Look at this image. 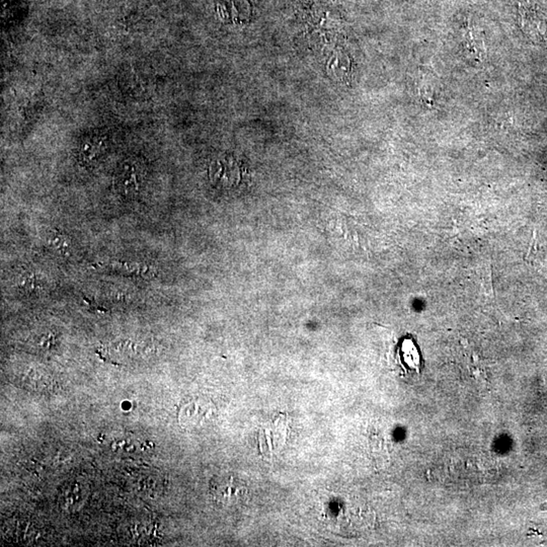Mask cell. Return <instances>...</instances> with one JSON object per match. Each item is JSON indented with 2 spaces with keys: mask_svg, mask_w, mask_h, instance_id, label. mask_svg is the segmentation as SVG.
Wrapping results in <instances>:
<instances>
[{
  "mask_svg": "<svg viewBox=\"0 0 547 547\" xmlns=\"http://www.w3.org/2000/svg\"><path fill=\"white\" fill-rule=\"evenodd\" d=\"M241 485L232 476H222L213 481L211 492L217 503L223 506H231L241 498Z\"/></svg>",
  "mask_w": 547,
  "mask_h": 547,
  "instance_id": "cell-1",
  "label": "cell"
},
{
  "mask_svg": "<svg viewBox=\"0 0 547 547\" xmlns=\"http://www.w3.org/2000/svg\"><path fill=\"white\" fill-rule=\"evenodd\" d=\"M108 267L111 269L118 270L126 274L136 275V276L152 278L156 276V270L151 265L145 263H136V261H112L101 263V267Z\"/></svg>",
  "mask_w": 547,
  "mask_h": 547,
  "instance_id": "cell-2",
  "label": "cell"
},
{
  "mask_svg": "<svg viewBox=\"0 0 547 547\" xmlns=\"http://www.w3.org/2000/svg\"><path fill=\"white\" fill-rule=\"evenodd\" d=\"M208 407L201 402L184 403L180 409V420L186 425H198L203 418L208 417Z\"/></svg>",
  "mask_w": 547,
  "mask_h": 547,
  "instance_id": "cell-3",
  "label": "cell"
},
{
  "mask_svg": "<svg viewBox=\"0 0 547 547\" xmlns=\"http://www.w3.org/2000/svg\"><path fill=\"white\" fill-rule=\"evenodd\" d=\"M48 245L52 250L62 256H68L71 254V241H69L68 237H65L62 233H52L48 239Z\"/></svg>",
  "mask_w": 547,
  "mask_h": 547,
  "instance_id": "cell-4",
  "label": "cell"
},
{
  "mask_svg": "<svg viewBox=\"0 0 547 547\" xmlns=\"http://www.w3.org/2000/svg\"><path fill=\"white\" fill-rule=\"evenodd\" d=\"M17 287L26 293H35L40 289L38 278L35 273H24L17 280Z\"/></svg>",
  "mask_w": 547,
  "mask_h": 547,
  "instance_id": "cell-5",
  "label": "cell"
},
{
  "mask_svg": "<svg viewBox=\"0 0 547 547\" xmlns=\"http://www.w3.org/2000/svg\"><path fill=\"white\" fill-rule=\"evenodd\" d=\"M56 337L54 333H48L40 337V341L38 342V346L43 350H51L55 345Z\"/></svg>",
  "mask_w": 547,
  "mask_h": 547,
  "instance_id": "cell-6",
  "label": "cell"
},
{
  "mask_svg": "<svg viewBox=\"0 0 547 547\" xmlns=\"http://www.w3.org/2000/svg\"><path fill=\"white\" fill-rule=\"evenodd\" d=\"M536 252H537V235H536V232H534L530 248H529V252L527 254V258H530L532 254H536Z\"/></svg>",
  "mask_w": 547,
  "mask_h": 547,
  "instance_id": "cell-7",
  "label": "cell"
}]
</instances>
